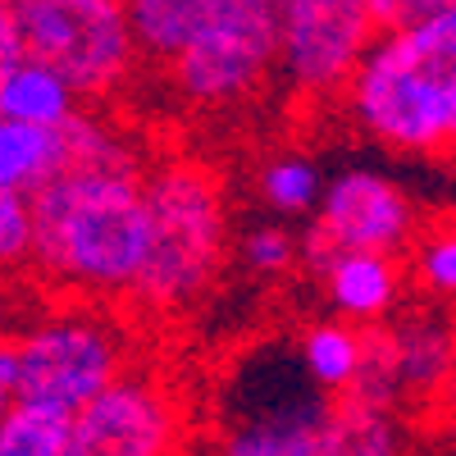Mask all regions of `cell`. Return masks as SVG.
Returning <instances> with one entry per match:
<instances>
[{
  "instance_id": "1",
  "label": "cell",
  "mask_w": 456,
  "mask_h": 456,
  "mask_svg": "<svg viewBox=\"0 0 456 456\" xmlns=\"http://www.w3.org/2000/svg\"><path fill=\"white\" fill-rule=\"evenodd\" d=\"M352 124L397 156H443L456 137V5L379 32L342 87Z\"/></svg>"
},
{
  "instance_id": "2",
  "label": "cell",
  "mask_w": 456,
  "mask_h": 456,
  "mask_svg": "<svg viewBox=\"0 0 456 456\" xmlns=\"http://www.w3.org/2000/svg\"><path fill=\"white\" fill-rule=\"evenodd\" d=\"M142 174L64 169L28 197L32 260L55 288L78 297H128L146 260Z\"/></svg>"
},
{
  "instance_id": "3",
  "label": "cell",
  "mask_w": 456,
  "mask_h": 456,
  "mask_svg": "<svg viewBox=\"0 0 456 456\" xmlns=\"http://www.w3.org/2000/svg\"><path fill=\"white\" fill-rule=\"evenodd\" d=\"M146 260L128 301L151 315L187 311L215 288L228 260V201L206 160L165 156L142 174Z\"/></svg>"
},
{
  "instance_id": "4",
  "label": "cell",
  "mask_w": 456,
  "mask_h": 456,
  "mask_svg": "<svg viewBox=\"0 0 456 456\" xmlns=\"http://www.w3.org/2000/svg\"><path fill=\"white\" fill-rule=\"evenodd\" d=\"M10 14L23 60L51 69L78 101H105L128 83L137 46L119 0H14Z\"/></svg>"
},
{
  "instance_id": "5",
  "label": "cell",
  "mask_w": 456,
  "mask_h": 456,
  "mask_svg": "<svg viewBox=\"0 0 456 456\" xmlns=\"http://www.w3.org/2000/svg\"><path fill=\"white\" fill-rule=\"evenodd\" d=\"M10 361L14 402L73 415L128 374V342L92 311H60L19 333L10 342Z\"/></svg>"
},
{
  "instance_id": "6",
  "label": "cell",
  "mask_w": 456,
  "mask_h": 456,
  "mask_svg": "<svg viewBox=\"0 0 456 456\" xmlns=\"http://www.w3.org/2000/svg\"><path fill=\"white\" fill-rule=\"evenodd\" d=\"M274 0H201V19L169 60L174 87L206 110L238 105L274 73Z\"/></svg>"
},
{
  "instance_id": "7",
  "label": "cell",
  "mask_w": 456,
  "mask_h": 456,
  "mask_svg": "<svg viewBox=\"0 0 456 456\" xmlns=\"http://www.w3.org/2000/svg\"><path fill=\"white\" fill-rule=\"evenodd\" d=\"M333 397H324L301 365L256 361L228 393L215 456H324Z\"/></svg>"
},
{
  "instance_id": "8",
  "label": "cell",
  "mask_w": 456,
  "mask_h": 456,
  "mask_svg": "<svg viewBox=\"0 0 456 456\" xmlns=\"http://www.w3.org/2000/svg\"><path fill=\"white\" fill-rule=\"evenodd\" d=\"M183 402L160 374H124L69 415L64 456H178Z\"/></svg>"
},
{
  "instance_id": "9",
  "label": "cell",
  "mask_w": 456,
  "mask_h": 456,
  "mask_svg": "<svg viewBox=\"0 0 456 456\" xmlns=\"http://www.w3.org/2000/svg\"><path fill=\"white\" fill-rule=\"evenodd\" d=\"M374 23L365 0H283L274 69L306 96L342 92L365 51L374 46Z\"/></svg>"
},
{
  "instance_id": "10",
  "label": "cell",
  "mask_w": 456,
  "mask_h": 456,
  "mask_svg": "<svg viewBox=\"0 0 456 456\" xmlns=\"http://www.w3.org/2000/svg\"><path fill=\"white\" fill-rule=\"evenodd\" d=\"M452 374V324L443 311H411L365 329V365L352 402L402 415L406 402L434 397Z\"/></svg>"
},
{
  "instance_id": "11",
  "label": "cell",
  "mask_w": 456,
  "mask_h": 456,
  "mask_svg": "<svg viewBox=\"0 0 456 456\" xmlns=\"http://www.w3.org/2000/svg\"><path fill=\"white\" fill-rule=\"evenodd\" d=\"M311 224L329 238L333 251L397 260L420 233V210L397 178L374 169H342L324 183Z\"/></svg>"
},
{
  "instance_id": "12",
  "label": "cell",
  "mask_w": 456,
  "mask_h": 456,
  "mask_svg": "<svg viewBox=\"0 0 456 456\" xmlns=\"http://www.w3.org/2000/svg\"><path fill=\"white\" fill-rule=\"evenodd\" d=\"M324 292L342 324L374 329L384 324L397 301H402V265L388 256H365V251H338L324 265Z\"/></svg>"
},
{
  "instance_id": "13",
  "label": "cell",
  "mask_w": 456,
  "mask_h": 456,
  "mask_svg": "<svg viewBox=\"0 0 456 456\" xmlns=\"http://www.w3.org/2000/svg\"><path fill=\"white\" fill-rule=\"evenodd\" d=\"M297 365L324 397H333V402L347 397L361 379V365H365V329H352L342 320L311 324L306 338H301Z\"/></svg>"
},
{
  "instance_id": "14",
  "label": "cell",
  "mask_w": 456,
  "mask_h": 456,
  "mask_svg": "<svg viewBox=\"0 0 456 456\" xmlns=\"http://www.w3.org/2000/svg\"><path fill=\"white\" fill-rule=\"evenodd\" d=\"M73 114H78V96H73L51 69L32 64V60H19L5 83H0V119L10 124H28V128H64Z\"/></svg>"
},
{
  "instance_id": "15",
  "label": "cell",
  "mask_w": 456,
  "mask_h": 456,
  "mask_svg": "<svg viewBox=\"0 0 456 456\" xmlns=\"http://www.w3.org/2000/svg\"><path fill=\"white\" fill-rule=\"evenodd\" d=\"M324 456H411V438H406L402 415L338 397L329 438H324Z\"/></svg>"
},
{
  "instance_id": "16",
  "label": "cell",
  "mask_w": 456,
  "mask_h": 456,
  "mask_svg": "<svg viewBox=\"0 0 456 456\" xmlns=\"http://www.w3.org/2000/svg\"><path fill=\"white\" fill-rule=\"evenodd\" d=\"M60 174V128H28L0 119V187L19 197H37Z\"/></svg>"
},
{
  "instance_id": "17",
  "label": "cell",
  "mask_w": 456,
  "mask_h": 456,
  "mask_svg": "<svg viewBox=\"0 0 456 456\" xmlns=\"http://www.w3.org/2000/svg\"><path fill=\"white\" fill-rule=\"evenodd\" d=\"M124 19L137 55L146 51L151 60H174L201 19V0H128Z\"/></svg>"
},
{
  "instance_id": "18",
  "label": "cell",
  "mask_w": 456,
  "mask_h": 456,
  "mask_svg": "<svg viewBox=\"0 0 456 456\" xmlns=\"http://www.w3.org/2000/svg\"><path fill=\"white\" fill-rule=\"evenodd\" d=\"M260 201L270 206L283 219H301V215H315L320 192H324V174L311 156H297V151H279L274 160L260 165Z\"/></svg>"
},
{
  "instance_id": "19",
  "label": "cell",
  "mask_w": 456,
  "mask_h": 456,
  "mask_svg": "<svg viewBox=\"0 0 456 456\" xmlns=\"http://www.w3.org/2000/svg\"><path fill=\"white\" fill-rule=\"evenodd\" d=\"M69 415L14 402L0 415V456H64Z\"/></svg>"
},
{
  "instance_id": "20",
  "label": "cell",
  "mask_w": 456,
  "mask_h": 456,
  "mask_svg": "<svg viewBox=\"0 0 456 456\" xmlns=\"http://www.w3.org/2000/svg\"><path fill=\"white\" fill-rule=\"evenodd\" d=\"M411 274L429 297H452V288H456V238H452V228H425V233H415Z\"/></svg>"
},
{
  "instance_id": "21",
  "label": "cell",
  "mask_w": 456,
  "mask_h": 456,
  "mask_svg": "<svg viewBox=\"0 0 456 456\" xmlns=\"http://www.w3.org/2000/svg\"><path fill=\"white\" fill-rule=\"evenodd\" d=\"M238 256H242V265H247L251 274L279 279V274H288L292 265H297V233H292L288 224H256V228H247V233H242Z\"/></svg>"
},
{
  "instance_id": "22",
  "label": "cell",
  "mask_w": 456,
  "mask_h": 456,
  "mask_svg": "<svg viewBox=\"0 0 456 456\" xmlns=\"http://www.w3.org/2000/svg\"><path fill=\"white\" fill-rule=\"evenodd\" d=\"M32 260V215L28 197L0 187V270H23Z\"/></svg>"
},
{
  "instance_id": "23",
  "label": "cell",
  "mask_w": 456,
  "mask_h": 456,
  "mask_svg": "<svg viewBox=\"0 0 456 456\" xmlns=\"http://www.w3.org/2000/svg\"><path fill=\"white\" fill-rule=\"evenodd\" d=\"M23 60V46H19V32H14V14L10 5H0V83H5V73Z\"/></svg>"
},
{
  "instance_id": "24",
  "label": "cell",
  "mask_w": 456,
  "mask_h": 456,
  "mask_svg": "<svg viewBox=\"0 0 456 456\" xmlns=\"http://www.w3.org/2000/svg\"><path fill=\"white\" fill-rule=\"evenodd\" d=\"M14 406V361H10V342L0 338V415Z\"/></svg>"
}]
</instances>
